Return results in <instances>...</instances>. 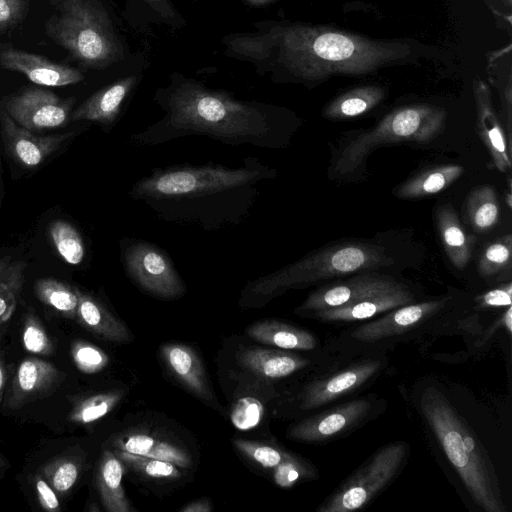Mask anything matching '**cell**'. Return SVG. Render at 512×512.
I'll return each mask as SVG.
<instances>
[{
    "label": "cell",
    "mask_w": 512,
    "mask_h": 512,
    "mask_svg": "<svg viewBox=\"0 0 512 512\" xmlns=\"http://www.w3.org/2000/svg\"><path fill=\"white\" fill-rule=\"evenodd\" d=\"M162 117L131 135V143L156 146L189 136H205L230 146L251 145L278 149L287 145L295 130L292 114L259 101L241 100L206 87L196 80L174 75L155 93Z\"/></svg>",
    "instance_id": "1"
},
{
    "label": "cell",
    "mask_w": 512,
    "mask_h": 512,
    "mask_svg": "<svg viewBox=\"0 0 512 512\" xmlns=\"http://www.w3.org/2000/svg\"><path fill=\"white\" fill-rule=\"evenodd\" d=\"M276 176L274 167L252 156L233 168L214 162L178 164L152 169L128 195L162 221L217 231L242 223L262 186Z\"/></svg>",
    "instance_id": "2"
},
{
    "label": "cell",
    "mask_w": 512,
    "mask_h": 512,
    "mask_svg": "<svg viewBox=\"0 0 512 512\" xmlns=\"http://www.w3.org/2000/svg\"><path fill=\"white\" fill-rule=\"evenodd\" d=\"M420 408L470 496L486 512H507L493 463L466 420L436 387H426Z\"/></svg>",
    "instance_id": "3"
},
{
    "label": "cell",
    "mask_w": 512,
    "mask_h": 512,
    "mask_svg": "<svg viewBox=\"0 0 512 512\" xmlns=\"http://www.w3.org/2000/svg\"><path fill=\"white\" fill-rule=\"evenodd\" d=\"M385 249L363 242H344L323 248L246 284L240 294L243 308H259L289 289L392 263Z\"/></svg>",
    "instance_id": "4"
},
{
    "label": "cell",
    "mask_w": 512,
    "mask_h": 512,
    "mask_svg": "<svg viewBox=\"0 0 512 512\" xmlns=\"http://www.w3.org/2000/svg\"><path fill=\"white\" fill-rule=\"evenodd\" d=\"M57 10L45 24L47 35L82 65L106 68L123 57L108 14L96 0H52Z\"/></svg>",
    "instance_id": "5"
},
{
    "label": "cell",
    "mask_w": 512,
    "mask_h": 512,
    "mask_svg": "<svg viewBox=\"0 0 512 512\" xmlns=\"http://www.w3.org/2000/svg\"><path fill=\"white\" fill-rule=\"evenodd\" d=\"M446 115L442 109L415 105L398 109L383 118L374 128L351 140L336 160L338 174L353 173L374 149L401 142H429L443 130Z\"/></svg>",
    "instance_id": "6"
},
{
    "label": "cell",
    "mask_w": 512,
    "mask_h": 512,
    "mask_svg": "<svg viewBox=\"0 0 512 512\" xmlns=\"http://www.w3.org/2000/svg\"><path fill=\"white\" fill-rule=\"evenodd\" d=\"M408 451L403 441L383 446L343 481L317 511L350 512L364 507L395 477Z\"/></svg>",
    "instance_id": "7"
},
{
    "label": "cell",
    "mask_w": 512,
    "mask_h": 512,
    "mask_svg": "<svg viewBox=\"0 0 512 512\" xmlns=\"http://www.w3.org/2000/svg\"><path fill=\"white\" fill-rule=\"evenodd\" d=\"M121 262L130 280L145 293L172 300L186 293V285L165 250L137 238L120 241Z\"/></svg>",
    "instance_id": "8"
},
{
    "label": "cell",
    "mask_w": 512,
    "mask_h": 512,
    "mask_svg": "<svg viewBox=\"0 0 512 512\" xmlns=\"http://www.w3.org/2000/svg\"><path fill=\"white\" fill-rule=\"evenodd\" d=\"M74 98L62 99L50 90L30 87L9 96L2 109L20 126L40 132L70 121Z\"/></svg>",
    "instance_id": "9"
},
{
    "label": "cell",
    "mask_w": 512,
    "mask_h": 512,
    "mask_svg": "<svg viewBox=\"0 0 512 512\" xmlns=\"http://www.w3.org/2000/svg\"><path fill=\"white\" fill-rule=\"evenodd\" d=\"M400 285L401 283L387 276L374 273L357 274L347 280L331 283L311 292L297 311L315 313L343 306Z\"/></svg>",
    "instance_id": "10"
},
{
    "label": "cell",
    "mask_w": 512,
    "mask_h": 512,
    "mask_svg": "<svg viewBox=\"0 0 512 512\" xmlns=\"http://www.w3.org/2000/svg\"><path fill=\"white\" fill-rule=\"evenodd\" d=\"M0 127L6 151L21 166L35 168L42 164L74 133L38 136L18 125L2 108L0 109Z\"/></svg>",
    "instance_id": "11"
},
{
    "label": "cell",
    "mask_w": 512,
    "mask_h": 512,
    "mask_svg": "<svg viewBox=\"0 0 512 512\" xmlns=\"http://www.w3.org/2000/svg\"><path fill=\"white\" fill-rule=\"evenodd\" d=\"M370 408L368 399H355L298 422L290 428L288 436L302 442L327 441L359 423Z\"/></svg>",
    "instance_id": "12"
},
{
    "label": "cell",
    "mask_w": 512,
    "mask_h": 512,
    "mask_svg": "<svg viewBox=\"0 0 512 512\" xmlns=\"http://www.w3.org/2000/svg\"><path fill=\"white\" fill-rule=\"evenodd\" d=\"M64 375L50 362L36 357L24 359L13 377L5 407L15 410L54 392Z\"/></svg>",
    "instance_id": "13"
},
{
    "label": "cell",
    "mask_w": 512,
    "mask_h": 512,
    "mask_svg": "<svg viewBox=\"0 0 512 512\" xmlns=\"http://www.w3.org/2000/svg\"><path fill=\"white\" fill-rule=\"evenodd\" d=\"M0 66L24 74L41 86H67L84 80V75L76 68L13 47L0 49Z\"/></svg>",
    "instance_id": "14"
},
{
    "label": "cell",
    "mask_w": 512,
    "mask_h": 512,
    "mask_svg": "<svg viewBox=\"0 0 512 512\" xmlns=\"http://www.w3.org/2000/svg\"><path fill=\"white\" fill-rule=\"evenodd\" d=\"M447 302V298L406 304L388 311L384 316L357 327L351 337L373 343L401 334L433 315Z\"/></svg>",
    "instance_id": "15"
},
{
    "label": "cell",
    "mask_w": 512,
    "mask_h": 512,
    "mask_svg": "<svg viewBox=\"0 0 512 512\" xmlns=\"http://www.w3.org/2000/svg\"><path fill=\"white\" fill-rule=\"evenodd\" d=\"M380 367L381 363L376 360L359 362L309 384L301 394V409L317 408L354 391L372 378Z\"/></svg>",
    "instance_id": "16"
},
{
    "label": "cell",
    "mask_w": 512,
    "mask_h": 512,
    "mask_svg": "<svg viewBox=\"0 0 512 512\" xmlns=\"http://www.w3.org/2000/svg\"><path fill=\"white\" fill-rule=\"evenodd\" d=\"M136 84L137 77L130 75L103 87L73 110L70 120L97 122L105 130H110Z\"/></svg>",
    "instance_id": "17"
},
{
    "label": "cell",
    "mask_w": 512,
    "mask_h": 512,
    "mask_svg": "<svg viewBox=\"0 0 512 512\" xmlns=\"http://www.w3.org/2000/svg\"><path fill=\"white\" fill-rule=\"evenodd\" d=\"M412 301V293L406 286L401 284L394 289L380 292L343 306L315 312L314 315L320 320L330 322L358 321L372 318L378 314L409 304Z\"/></svg>",
    "instance_id": "18"
},
{
    "label": "cell",
    "mask_w": 512,
    "mask_h": 512,
    "mask_svg": "<svg viewBox=\"0 0 512 512\" xmlns=\"http://www.w3.org/2000/svg\"><path fill=\"white\" fill-rule=\"evenodd\" d=\"M161 354L169 371L190 392L206 401L215 400L203 364L192 348L171 343L161 347Z\"/></svg>",
    "instance_id": "19"
},
{
    "label": "cell",
    "mask_w": 512,
    "mask_h": 512,
    "mask_svg": "<svg viewBox=\"0 0 512 512\" xmlns=\"http://www.w3.org/2000/svg\"><path fill=\"white\" fill-rule=\"evenodd\" d=\"M78 307L75 321L97 337L111 342H127L131 335L127 327L116 318L95 296L76 287Z\"/></svg>",
    "instance_id": "20"
},
{
    "label": "cell",
    "mask_w": 512,
    "mask_h": 512,
    "mask_svg": "<svg viewBox=\"0 0 512 512\" xmlns=\"http://www.w3.org/2000/svg\"><path fill=\"white\" fill-rule=\"evenodd\" d=\"M239 363L259 378L279 379L303 369L309 362L284 349L249 348L240 354Z\"/></svg>",
    "instance_id": "21"
},
{
    "label": "cell",
    "mask_w": 512,
    "mask_h": 512,
    "mask_svg": "<svg viewBox=\"0 0 512 512\" xmlns=\"http://www.w3.org/2000/svg\"><path fill=\"white\" fill-rule=\"evenodd\" d=\"M477 112L478 134L489 151L494 165L502 173L509 172L512 164L511 143L506 137L486 93L481 92L477 97Z\"/></svg>",
    "instance_id": "22"
},
{
    "label": "cell",
    "mask_w": 512,
    "mask_h": 512,
    "mask_svg": "<svg viewBox=\"0 0 512 512\" xmlns=\"http://www.w3.org/2000/svg\"><path fill=\"white\" fill-rule=\"evenodd\" d=\"M124 473V463L113 451L104 450L95 474V482L102 505L108 512L133 510L122 484Z\"/></svg>",
    "instance_id": "23"
},
{
    "label": "cell",
    "mask_w": 512,
    "mask_h": 512,
    "mask_svg": "<svg viewBox=\"0 0 512 512\" xmlns=\"http://www.w3.org/2000/svg\"><path fill=\"white\" fill-rule=\"evenodd\" d=\"M114 448L174 463L181 468L192 464L190 454L181 446L146 433H124L113 440Z\"/></svg>",
    "instance_id": "24"
},
{
    "label": "cell",
    "mask_w": 512,
    "mask_h": 512,
    "mask_svg": "<svg viewBox=\"0 0 512 512\" xmlns=\"http://www.w3.org/2000/svg\"><path fill=\"white\" fill-rule=\"evenodd\" d=\"M436 224L447 257L454 267L465 268L472 255L474 238L466 234L450 205L445 204L437 209Z\"/></svg>",
    "instance_id": "25"
},
{
    "label": "cell",
    "mask_w": 512,
    "mask_h": 512,
    "mask_svg": "<svg viewBox=\"0 0 512 512\" xmlns=\"http://www.w3.org/2000/svg\"><path fill=\"white\" fill-rule=\"evenodd\" d=\"M248 336L257 342L284 350H312L317 345L313 334L278 320L258 321L246 330Z\"/></svg>",
    "instance_id": "26"
},
{
    "label": "cell",
    "mask_w": 512,
    "mask_h": 512,
    "mask_svg": "<svg viewBox=\"0 0 512 512\" xmlns=\"http://www.w3.org/2000/svg\"><path fill=\"white\" fill-rule=\"evenodd\" d=\"M459 165H442L427 169L408 179L397 189V196L403 199L427 197L448 188L463 173Z\"/></svg>",
    "instance_id": "27"
},
{
    "label": "cell",
    "mask_w": 512,
    "mask_h": 512,
    "mask_svg": "<svg viewBox=\"0 0 512 512\" xmlns=\"http://www.w3.org/2000/svg\"><path fill=\"white\" fill-rule=\"evenodd\" d=\"M466 212L469 223L477 232L492 229L499 219V202L492 186L475 188L467 197Z\"/></svg>",
    "instance_id": "28"
},
{
    "label": "cell",
    "mask_w": 512,
    "mask_h": 512,
    "mask_svg": "<svg viewBox=\"0 0 512 512\" xmlns=\"http://www.w3.org/2000/svg\"><path fill=\"white\" fill-rule=\"evenodd\" d=\"M34 290L42 303L53 308L62 317L75 320L78 307L76 287L54 278H40L35 282Z\"/></svg>",
    "instance_id": "29"
},
{
    "label": "cell",
    "mask_w": 512,
    "mask_h": 512,
    "mask_svg": "<svg viewBox=\"0 0 512 512\" xmlns=\"http://www.w3.org/2000/svg\"><path fill=\"white\" fill-rule=\"evenodd\" d=\"M124 396L123 390L113 389L91 394L77 401L68 414L70 422L91 424L110 413Z\"/></svg>",
    "instance_id": "30"
},
{
    "label": "cell",
    "mask_w": 512,
    "mask_h": 512,
    "mask_svg": "<svg viewBox=\"0 0 512 512\" xmlns=\"http://www.w3.org/2000/svg\"><path fill=\"white\" fill-rule=\"evenodd\" d=\"M381 98L382 93L377 89H358L332 102L326 108L324 115L332 119L356 117L372 109Z\"/></svg>",
    "instance_id": "31"
},
{
    "label": "cell",
    "mask_w": 512,
    "mask_h": 512,
    "mask_svg": "<svg viewBox=\"0 0 512 512\" xmlns=\"http://www.w3.org/2000/svg\"><path fill=\"white\" fill-rule=\"evenodd\" d=\"M81 471L82 463L71 456L54 458L40 468V474L60 496L67 495L71 491Z\"/></svg>",
    "instance_id": "32"
},
{
    "label": "cell",
    "mask_w": 512,
    "mask_h": 512,
    "mask_svg": "<svg viewBox=\"0 0 512 512\" xmlns=\"http://www.w3.org/2000/svg\"><path fill=\"white\" fill-rule=\"evenodd\" d=\"M49 236L61 258L70 265H79L85 257L81 234L69 222L55 220L49 225Z\"/></svg>",
    "instance_id": "33"
},
{
    "label": "cell",
    "mask_w": 512,
    "mask_h": 512,
    "mask_svg": "<svg viewBox=\"0 0 512 512\" xmlns=\"http://www.w3.org/2000/svg\"><path fill=\"white\" fill-rule=\"evenodd\" d=\"M113 452L124 465L144 477L157 480H173L182 476L181 467L172 462L133 454L117 448H114Z\"/></svg>",
    "instance_id": "34"
},
{
    "label": "cell",
    "mask_w": 512,
    "mask_h": 512,
    "mask_svg": "<svg viewBox=\"0 0 512 512\" xmlns=\"http://www.w3.org/2000/svg\"><path fill=\"white\" fill-rule=\"evenodd\" d=\"M512 260V236L510 234L490 243L483 250L478 262V272L491 278L510 271Z\"/></svg>",
    "instance_id": "35"
},
{
    "label": "cell",
    "mask_w": 512,
    "mask_h": 512,
    "mask_svg": "<svg viewBox=\"0 0 512 512\" xmlns=\"http://www.w3.org/2000/svg\"><path fill=\"white\" fill-rule=\"evenodd\" d=\"M26 265L22 261H12L8 271L0 280V324L8 321L18 302L25 281Z\"/></svg>",
    "instance_id": "36"
},
{
    "label": "cell",
    "mask_w": 512,
    "mask_h": 512,
    "mask_svg": "<svg viewBox=\"0 0 512 512\" xmlns=\"http://www.w3.org/2000/svg\"><path fill=\"white\" fill-rule=\"evenodd\" d=\"M22 343L25 350L33 354L51 355L55 351L54 340L35 312L31 310L24 317Z\"/></svg>",
    "instance_id": "37"
},
{
    "label": "cell",
    "mask_w": 512,
    "mask_h": 512,
    "mask_svg": "<svg viewBox=\"0 0 512 512\" xmlns=\"http://www.w3.org/2000/svg\"><path fill=\"white\" fill-rule=\"evenodd\" d=\"M71 356L77 369L86 374L98 373L109 363V357L102 349L83 340L72 342Z\"/></svg>",
    "instance_id": "38"
},
{
    "label": "cell",
    "mask_w": 512,
    "mask_h": 512,
    "mask_svg": "<svg viewBox=\"0 0 512 512\" xmlns=\"http://www.w3.org/2000/svg\"><path fill=\"white\" fill-rule=\"evenodd\" d=\"M234 445L244 456L266 469H274L289 455L274 446L245 439L234 440Z\"/></svg>",
    "instance_id": "39"
},
{
    "label": "cell",
    "mask_w": 512,
    "mask_h": 512,
    "mask_svg": "<svg viewBox=\"0 0 512 512\" xmlns=\"http://www.w3.org/2000/svg\"><path fill=\"white\" fill-rule=\"evenodd\" d=\"M312 468L302 459L289 455L273 469V480L282 488H290L299 480L311 477Z\"/></svg>",
    "instance_id": "40"
},
{
    "label": "cell",
    "mask_w": 512,
    "mask_h": 512,
    "mask_svg": "<svg viewBox=\"0 0 512 512\" xmlns=\"http://www.w3.org/2000/svg\"><path fill=\"white\" fill-rule=\"evenodd\" d=\"M263 412L264 407L256 398H241L233 406L231 421L236 428L248 430L258 425Z\"/></svg>",
    "instance_id": "41"
},
{
    "label": "cell",
    "mask_w": 512,
    "mask_h": 512,
    "mask_svg": "<svg viewBox=\"0 0 512 512\" xmlns=\"http://www.w3.org/2000/svg\"><path fill=\"white\" fill-rule=\"evenodd\" d=\"M28 0H0V32L15 27L24 18Z\"/></svg>",
    "instance_id": "42"
},
{
    "label": "cell",
    "mask_w": 512,
    "mask_h": 512,
    "mask_svg": "<svg viewBox=\"0 0 512 512\" xmlns=\"http://www.w3.org/2000/svg\"><path fill=\"white\" fill-rule=\"evenodd\" d=\"M33 483L40 506L46 511L59 512L61 508L58 494L40 472L34 475Z\"/></svg>",
    "instance_id": "43"
},
{
    "label": "cell",
    "mask_w": 512,
    "mask_h": 512,
    "mask_svg": "<svg viewBox=\"0 0 512 512\" xmlns=\"http://www.w3.org/2000/svg\"><path fill=\"white\" fill-rule=\"evenodd\" d=\"M512 283L489 290L476 298L479 307H508L511 306Z\"/></svg>",
    "instance_id": "44"
},
{
    "label": "cell",
    "mask_w": 512,
    "mask_h": 512,
    "mask_svg": "<svg viewBox=\"0 0 512 512\" xmlns=\"http://www.w3.org/2000/svg\"><path fill=\"white\" fill-rule=\"evenodd\" d=\"M162 19L171 25H179L181 17L170 0H144Z\"/></svg>",
    "instance_id": "45"
},
{
    "label": "cell",
    "mask_w": 512,
    "mask_h": 512,
    "mask_svg": "<svg viewBox=\"0 0 512 512\" xmlns=\"http://www.w3.org/2000/svg\"><path fill=\"white\" fill-rule=\"evenodd\" d=\"M212 505L207 499H200L188 503L180 509L181 512H210Z\"/></svg>",
    "instance_id": "46"
},
{
    "label": "cell",
    "mask_w": 512,
    "mask_h": 512,
    "mask_svg": "<svg viewBox=\"0 0 512 512\" xmlns=\"http://www.w3.org/2000/svg\"><path fill=\"white\" fill-rule=\"evenodd\" d=\"M7 379H8L7 366L5 364V360L2 356V354L0 353V405L3 402Z\"/></svg>",
    "instance_id": "47"
},
{
    "label": "cell",
    "mask_w": 512,
    "mask_h": 512,
    "mask_svg": "<svg viewBox=\"0 0 512 512\" xmlns=\"http://www.w3.org/2000/svg\"><path fill=\"white\" fill-rule=\"evenodd\" d=\"M504 320V326L506 327L509 334H511L512 331V307L508 306L506 312L502 316Z\"/></svg>",
    "instance_id": "48"
},
{
    "label": "cell",
    "mask_w": 512,
    "mask_h": 512,
    "mask_svg": "<svg viewBox=\"0 0 512 512\" xmlns=\"http://www.w3.org/2000/svg\"><path fill=\"white\" fill-rule=\"evenodd\" d=\"M11 263H12V261H11L10 256H5L0 259V280L3 278V276L8 271Z\"/></svg>",
    "instance_id": "49"
},
{
    "label": "cell",
    "mask_w": 512,
    "mask_h": 512,
    "mask_svg": "<svg viewBox=\"0 0 512 512\" xmlns=\"http://www.w3.org/2000/svg\"><path fill=\"white\" fill-rule=\"evenodd\" d=\"M8 467V463L3 455L0 453V477L4 474Z\"/></svg>",
    "instance_id": "50"
},
{
    "label": "cell",
    "mask_w": 512,
    "mask_h": 512,
    "mask_svg": "<svg viewBox=\"0 0 512 512\" xmlns=\"http://www.w3.org/2000/svg\"><path fill=\"white\" fill-rule=\"evenodd\" d=\"M246 1L252 5H261V4L268 2L269 0H246Z\"/></svg>",
    "instance_id": "51"
}]
</instances>
